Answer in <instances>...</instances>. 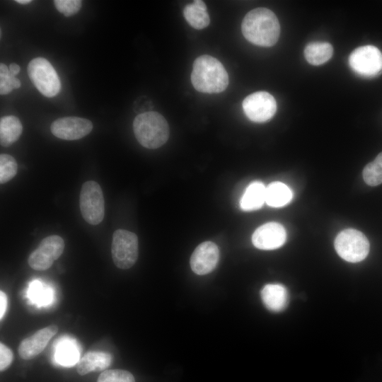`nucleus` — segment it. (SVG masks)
Wrapping results in <instances>:
<instances>
[{"label":"nucleus","mask_w":382,"mask_h":382,"mask_svg":"<svg viewBox=\"0 0 382 382\" xmlns=\"http://www.w3.org/2000/svg\"><path fill=\"white\" fill-rule=\"evenodd\" d=\"M243 36L251 43L271 47L278 40L280 25L276 15L266 8H257L249 11L241 23Z\"/></svg>","instance_id":"nucleus-1"},{"label":"nucleus","mask_w":382,"mask_h":382,"mask_svg":"<svg viewBox=\"0 0 382 382\" xmlns=\"http://www.w3.org/2000/svg\"><path fill=\"white\" fill-rule=\"evenodd\" d=\"M194 88L204 93H219L226 90L229 79L223 64L216 58L204 54L193 62L190 76Z\"/></svg>","instance_id":"nucleus-2"},{"label":"nucleus","mask_w":382,"mask_h":382,"mask_svg":"<svg viewBox=\"0 0 382 382\" xmlns=\"http://www.w3.org/2000/svg\"><path fill=\"white\" fill-rule=\"evenodd\" d=\"M133 130L139 143L151 149L163 146L169 137V127L166 120L154 111L137 115L133 122Z\"/></svg>","instance_id":"nucleus-3"},{"label":"nucleus","mask_w":382,"mask_h":382,"mask_svg":"<svg viewBox=\"0 0 382 382\" xmlns=\"http://www.w3.org/2000/svg\"><path fill=\"white\" fill-rule=\"evenodd\" d=\"M28 74L30 81L43 96L52 98L59 93V78L47 59L42 57L33 59L28 65Z\"/></svg>","instance_id":"nucleus-4"},{"label":"nucleus","mask_w":382,"mask_h":382,"mask_svg":"<svg viewBox=\"0 0 382 382\" xmlns=\"http://www.w3.org/2000/svg\"><path fill=\"white\" fill-rule=\"evenodd\" d=\"M111 254L114 264L118 268L127 270L132 267L139 255L137 235L125 229L116 230L112 235Z\"/></svg>","instance_id":"nucleus-5"},{"label":"nucleus","mask_w":382,"mask_h":382,"mask_svg":"<svg viewBox=\"0 0 382 382\" xmlns=\"http://www.w3.org/2000/svg\"><path fill=\"white\" fill-rule=\"evenodd\" d=\"M335 248L337 254L345 260L358 262L368 255L369 243L361 231L347 228L342 231L335 241Z\"/></svg>","instance_id":"nucleus-6"},{"label":"nucleus","mask_w":382,"mask_h":382,"mask_svg":"<svg viewBox=\"0 0 382 382\" xmlns=\"http://www.w3.org/2000/svg\"><path fill=\"white\" fill-rule=\"evenodd\" d=\"M80 209L84 220L91 225L99 224L105 215V200L99 184L85 182L80 192Z\"/></svg>","instance_id":"nucleus-7"},{"label":"nucleus","mask_w":382,"mask_h":382,"mask_svg":"<svg viewBox=\"0 0 382 382\" xmlns=\"http://www.w3.org/2000/svg\"><path fill=\"white\" fill-rule=\"evenodd\" d=\"M64 249V241L61 236H49L43 238L30 253L28 259V265L35 270H46L61 256Z\"/></svg>","instance_id":"nucleus-8"},{"label":"nucleus","mask_w":382,"mask_h":382,"mask_svg":"<svg viewBox=\"0 0 382 382\" xmlns=\"http://www.w3.org/2000/svg\"><path fill=\"white\" fill-rule=\"evenodd\" d=\"M349 64L358 74L374 76L382 71V53L375 46H361L350 54Z\"/></svg>","instance_id":"nucleus-9"},{"label":"nucleus","mask_w":382,"mask_h":382,"mask_svg":"<svg viewBox=\"0 0 382 382\" xmlns=\"http://www.w3.org/2000/svg\"><path fill=\"white\" fill-rule=\"evenodd\" d=\"M242 107L247 117L255 122H264L270 120L276 112L274 98L265 91H258L248 96Z\"/></svg>","instance_id":"nucleus-10"},{"label":"nucleus","mask_w":382,"mask_h":382,"mask_svg":"<svg viewBox=\"0 0 382 382\" xmlns=\"http://www.w3.org/2000/svg\"><path fill=\"white\" fill-rule=\"evenodd\" d=\"M93 129L92 122L79 117H65L54 120L50 129L54 136L64 140L80 139Z\"/></svg>","instance_id":"nucleus-11"},{"label":"nucleus","mask_w":382,"mask_h":382,"mask_svg":"<svg viewBox=\"0 0 382 382\" xmlns=\"http://www.w3.org/2000/svg\"><path fill=\"white\" fill-rule=\"evenodd\" d=\"M219 250L213 242L200 243L193 251L190 257V267L197 274L204 275L212 272L219 260Z\"/></svg>","instance_id":"nucleus-12"},{"label":"nucleus","mask_w":382,"mask_h":382,"mask_svg":"<svg viewBox=\"0 0 382 382\" xmlns=\"http://www.w3.org/2000/svg\"><path fill=\"white\" fill-rule=\"evenodd\" d=\"M286 232L277 222H269L258 227L252 236V242L258 249L274 250L281 247L286 241Z\"/></svg>","instance_id":"nucleus-13"},{"label":"nucleus","mask_w":382,"mask_h":382,"mask_svg":"<svg viewBox=\"0 0 382 382\" xmlns=\"http://www.w3.org/2000/svg\"><path fill=\"white\" fill-rule=\"evenodd\" d=\"M57 331L58 326L53 324L39 330L33 335L24 339L18 347L20 357L25 360L36 357Z\"/></svg>","instance_id":"nucleus-14"},{"label":"nucleus","mask_w":382,"mask_h":382,"mask_svg":"<svg viewBox=\"0 0 382 382\" xmlns=\"http://www.w3.org/2000/svg\"><path fill=\"white\" fill-rule=\"evenodd\" d=\"M260 296L265 307L272 312L284 310L289 302L287 289L279 284L265 285L261 290Z\"/></svg>","instance_id":"nucleus-15"},{"label":"nucleus","mask_w":382,"mask_h":382,"mask_svg":"<svg viewBox=\"0 0 382 382\" xmlns=\"http://www.w3.org/2000/svg\"><path fill=\"white\" fill-rule=\"evenodd\" d=\"M112 363V356L106 352H90L78 361L76 370L79 375L84 376L91 371H105Z\"/></svg>","instance_id":"nucleus-16"},{"label":"nucleus","mask_w":382,"mask_h":382,"mask_svg":"<svg viewBox=\"0 0 382 382\" xmlns=\"http://www.w3.org/2000/svg\"><path fill=\"white\" fill-rule=\"evenodd\" d=\"M265 185L259 180L250 183L240 200V207L245 212L257 210L265 202Z\"/></svg>","instance_id":"nucleus-17"},{"label":"nucleus","mask_w":382,"mask_h":382,"mask_svg":"<svg viewBox=\"0 0 382 382\" xmlns=\"http://www.w3.org/2000/svg\"><path fill=\"white\" fill-rule=\"evenodd\" d=\"M207 6L203 1L195 0L187 4L183 9V16L187 22L197 30L207 27L210 23Z\"/></svg>","instance_id":"nucleus-18"},{"label":"nucleus","mask_w":382,"mask_h":382,"mask_svg":"<svg viewBox=\"0 0 382 382\" xmlns=\"http://www.w3.org/2000/svg\"><path fill=\"white\" fill-rule=\"evenodd\" d=\"M292 197L291 189L282 182H272L266 187L265 202L270 207H283L289 204Z\"/></svg>","instance_id":"nucleus-19"},{"label":"nucleus","mask_w":382,"mask_h":382,"mask_svg":"<svg viewBox=\"0 0 382 382\" xmlns=\"http://www.w3.org/2000/svg\"><path fill=\"white\" fill-rule=\"evenodd\" d=\"M23 126L18 117L13 115L2 117L0 120V142L8 146L16 142L21 135Z\"/></svg>","instance_id":"nucleus-20"},{"label":"nucleus","mask_w":382,"mask_h":382,"mask_svg":"<svg viewBox=\"0 0 382 382\" xmlns=\"http://www.w3.org/2000/svg\"><path fill=\"white\" fill-rule=\"evenodd\" d=\"M333 53L332 46L325 42L308 43L304 49V56L308 63L320 65L328 61Z\"/></svg>","instance_id":"nucleus-21"},{"label":"nucleus","mask_w":382,"mask_h":382,"mask_svg":"<svg viewBox=\"0 0 382 382\" xmlns=\"http://www.w3.org/2000/svg\"><path fill=\"white\" fill-rule=\"evenodd\" d=\"M363 178L370 186H376L382 183V152L364 167Z\"/></svg>","instance_id":"nucleus-22"},{"label":"nucleus","mask_w":382,"mask_h":382,"mask_svg":"<svg viewBox=\"0 0 382 382\" xmlns=\"http://www.w3.org/2000/svg\"><path fill=\"white\" fill-rule=\"evenodd\" d=\"M56 360L63 366H72L79 361V352L74 345L66 341L58 346Z\"/></svg>","instance_id":"nucleus-23"},{"label":"nucleus","mask_w":382,"mask_h":382,"mask_svg":"<svg viewBox=\"0 0 382 382\" xmlns=\"http://www.w3.org/2000/svg\"><path fill=\"white\" fill-rule=\"evenodd\" d=\"M18 164L16 159L9 154L0 155V183H6L16 175Z\"/></svg>","instance_id":"nucleus-24"},{"label":"nucleus","mask_w":382,"mask_h":382,"mask_svg":"<svg viewBox=\"0 0 382 382\" xmlns=\"http://www.w3.org/2000/svg\"><path fill=\"white\" fill-rule=\"evenodd\" d=\"M21 81L9 71L8 67L3 63L0 64V94L6 95L13 89L21 87Z\"/></svg>","instance_id":"nucleus-25"},{"label":"nucleus","mask_w":382,"mask_h":382,"mask_svg":"<svg viewBox=\"0 0 382 382\" xmlns=\"http://www.w3.org/2000/svg\"><path fill=\"white\" fill-rule=\"evenodd\" d=\"M97 382H135L133 375L122 369H108L103 371Z\"/></svg>","instance_id":"nucleus-26"},{"label":"nucleus","mask_w":382,"mask_h":382,"mask_svg":"<svg viewBox=\"0 0 382 382\" xmlns=\"http://www.w3.org/2000/svg\"><path fill=\"white\" fill-rule=\"evenodd\" d=\"M54 6L57 10L69 17L76 14L81 8L82 1L80 0H55Z\"/></svg>","instance_id":"nucleus-27"},{"label":"nucleus","mask_w":382,"mask_h":382,"mask_svg":"<svg viewBox=\"0 0 382 382\" xmlns=\"http://www.w3.org/2000/svg\"><path fill=\"white\" fill-rule=\"evenodd\" d=\"M30 295L35 301L40 303H47L50 299V292L47 289H42L41 285L37 283H33L30 287Z\"/></svg>","instance_id":"nucleus-28"},{"label":"nucleus","mask_w":382,"mask_h":382,"mask_svg":"<svg viewBox=\"0 0 382 382\" xmlns=\"http://www.w3.org/2000/svg\"><path fill=\"white\" fill-rule=\"evenodd\" d=\"M13 359L12 351L2 342L0 343V370L5 371Z\"/></svg>","instance_id":"nucleus-29"},{"label":"nucleus","mask_w":382,"mask_h":382,"mask_svg":"<svg viewBox=\"0 0 382 382\" xmlns=\"http://www.w3.org/2000/svg\"><path fill=\"white\" fill-rule=\"evenodd\" d=\"M137 102L138 103H135L134 105L135 112L141 111V113L149 112L154 107L152 102L148 99L143 100L141 102L140 98Z\"/></svg>","instance_id":"nucleus-30"},{"label":"nucleus","mask_w":382,"mask_h":382,"mask_svg":"<svg viewBox=\"0 0 382 382\" xmlns=\"http://www.w3.org/2000/svg\"><path fill=\"white\" fill-rule=\"evenodd\" d=\"M7 308V296L6 294L0 291V319L1 320L5 314Z\"/></svg>","instance_id":"nucleus-31"},{"label":"nucleus","mask_w":382,"mask_h":382,"mask_svg":"<svg viewBox=\"0 0 382 382\" xmlns=\"http://www.w3.org/2000/svg\"><path fill=\"white\" fill-rule=\"evenodd\" d=\"M8 69L11 74L14 76H16L20 72V70H21L19 65H18L16 63H11L9 65Z\"/></svg>","instance_id":"nucleus-32"},{"label":"nucleus","mask_w":382,"mask_h":382,"mask_svg":"<svg viewBox=\"0 0 382 382\" xmlns=\"http://www.w3.org/2000/svg\"><path fill=\"white\" fill-rule=\"evenodd\" d=\"M15 1L20 4H28L32 2L30 0H16Z\"/></svg>","instance_id":"nucleus-33"}]
</instances>
